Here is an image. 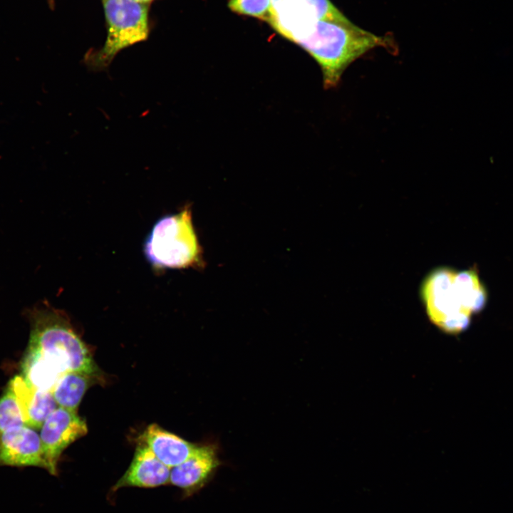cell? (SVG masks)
<instances>
[{
	"label": "cell",
	"mask_w": 513,
	"mask_h": 513,
	"mask_svg": "<svg viewBox=\"0 0 513 513\" xmlns=\"http://www.w3.org/2000/svg\"><path fill=\"white\" fill-rule=\"evenodd\" d=\"M289 40L318 63L326 89L336 88L346 69L370 50L383 47L393 53L397 51L391 38L377 36L349 19L316 21L293 33Z\"/></svg>",
	"instance_id": "cell-1"
},
{
	"label": "cell",
	"mask_w": 513,
	"mask_h": 513,
	"mask_svg": "<svg viewBox=\"0 0 513 513\" xmlns=\"http://www.w3.org/2000/svg\"><path fill=\"white\" fill-rule=\"evenodd\" d=\"M27 315L31 332L26 353L41 357L61 373H97L90 353L66 314L43 304L29 309Z\"/></svg>",
	"instance_id": "cell-2"
},
{
	"label": "cell",
	"mask_w": 513,
	"mask_h": 513,
	"mask_svg": "<svg viewBox=\"0 0 513 513\" xmlns=\"http://www.w3.org/2000/svg\"><path fill=\"white\" fill-rule=\"evenodd\" d=\"M144 254L155 269H184L202 263V250L189 206L159 219L144 243Z\"/></svg>",
	"instance_id": "cell-3"
},
{
	"label": "cell",
	"mask_w": 513,
	"mask_h": 513,
	"mask_svg": "<svg viewBox=\"0 0 513 513\" xmlns=\"http://www.w3.org/2000/svg\"><path fill=\"white\" fill-rule=\"evenodd\" d=\"M108 33L103 48L87 54L92 70L108 67L123 48L146 40L149 35L148 6L133 0H103Z\"/></svg>",
	"instance_id": "cell-4"
},
{
	"label": "cell",
	"mask_w": 513,
	"mask_h": 513,
	"mask_svg": "<svg viewBox=\"0 0 513 513\" xmlns=\"http://www.w3.org/2000/svg\"><path fill=\"white\" fill-rule=\"evenodd\" d=\"M456 272L448 267L435 269L424 279L420 290L429 319L449 333L465 330L472 316L463 306L456 289Z\"/></svg>",
	"instance_id": "cell-5"
},
{
	"label": "cell",
	"mask_w": 513,
	"mask_h": 513,
	"mask_svg": "<svg viewBox=\"0 0 513 513\" xmlns=\"http://www.w3.org/2000/svg\"><path fill=\"white\" fill-rule=\"evenodd\" d=\"M40 429L46 470L52 475H57L61 454L71 443L86 435V423L78 416L77 411L58 407Z\"/></svg>",
	"instance_id": "cell-6"
},
{
	"label": "cell",
	"mask_w": 513,
	"mask_h": 513,
	"mask_svg": "<svg viewBox=\"0 0 513 513\" xmlns=\"http://www.w3.org/2000/svg\"><path fill=\"white\" fill-rule=\"evenodd\" d=\"M348 19L329 0H271L267 23L284 36L294 27L311 20Z\"/></svg>",
	"instance_id": "cell-7"
},
{
	"label": "cell",
	"mask_w": 513,
	"mask_h": 513,
	"mask_svg": "<svg viewBox=\"0 0 513 513\" xmlns=\"http://www.w3.org/2000/svg\"><path fill=\"white\" fill-rule=\"evenodd\" d=\"M38 467L46 470L40 435L23 425L0 433V467Z\"/></svg>",
	"instance_id": "cell-8"
},
{
	"label": "cell",
	"mask_w": 513,
	"mask_h": 513,
	"mask_svg": "<svg viewBox=\"0 0 513 513\" xmlns=\"http://www.w3.org/2000/svg\"><path fill=\"white\" fill-rule=\"evenodd\" d=\"M220 465L214 446H197L182 463L171 468L170 483L190 497L204 487Z\"/></svg>",
	"instance_id": "cell-9"
},
{
	"label": "cell",
	"mask_w": 513,
	"mask_h": 513,
	"mask_svg": "<svg viewBox=\"0 0 513 513\" xmlns=\"http://www.w3.org/2000/svg\"><path fill=\"white\" fill-rule=\"evenodd\" d=\"M171 468L163 464L148 447L140 441L133 460L125 474L112 488H153L170 483Z\"/></svg>",
	"instance_id": "cell-10"
},
{
	"label": "cell",
	"mask_w": 513,
	"mask_h": 513,
	"mask_svg": "<svg viewBox=\"0 0 513 513\" xmlns=\"http://www.w3.org/2000/svg\"><path fill=\"white\" fill-rule=\"evenodd\" d=\"M15 395L26 425L38 430L46 418L58 407L52 391L29 385L21 375L8 383Z\"/></svg>",
	"instance_id": "cell-11"
},
{
	"label": "cell",
	"mask_w": 513,
	"mask_h": 513,
	"mask_svg": "<svg viewBox=\"0 0 513 513\" xmlns=\"http://www.w3.org/2000/svg\"><path fill=\"white\" fill-rule=\"evenodd\" d=\"M140 441L145 443L158 460L170 468L185 462L197 447L155 423L147 427Z\"/></svg>",
	"instance_id": "cell-12"
},
{
	"label": "cell",
	"mask_w": 513,
	"mask_h": 513,
	"mask_svg": "<svg viewBox=\"0 0 513 513\" xmlns=\"http://www.w3.org/2000/svg\"><path fill=\"white\" fill-rule=\"evenodd\" d=\"M455 284L463 306L472 314L481 311L487 302V292L477 268L456 272Z\"/></svg>",
	"instance_id": "cell-13"
},
{
	"label": "cell",
	"mask_w": 513,
	"mask_h": 513,
	"mask_svg": "<svg viewBox=\"0 0 513 513\" xmlns=\"http://www.w3.org/2000/svg\"><path fill=\"white\" fill-rule=\"evenodd\" d=\"M90 375L68 371L56 383L52 393L58 407L77 411L90 383Z\"/></svg>",
	"instance_id": "cell-14"
},
{
	"label": "cell",
	"mask_w": 513,
	"mask_h": 513,
	"mask_svg": "<svg viewBox=\"0 0 513 513\" xmlns=\"http://www.w3.org/2000/svg\"><path fill=\"white\" fill-rule=\"evenodd\" d=\"M23 425L24 418L11 389L7 385L0 397V433Z\"/></svg>",
	"instance_id": "cell-15"
},
{
	"label": "cell",
	"mask_w": 513,
	"mask_h": 513,
	"mask_svg": "<svg viewBox=\"0 0 513 513\" xmlns=\"http://www.w3.org/2000/svg\"><path fill=\"white\" fill-rule=\"evenodd\" d=\"M228 7L239 15L252 16L267 21L271 9V0H229Z\"/></svg>",
	"instance_id": "cell-16"
},
{
	"label": "cell",
	"mask_w": 513,
	"mask_h": 513,
	"mask_svg": "<svg viewBox=\"0 0 513 513\" xmlns=\"http://www.w3.org/2000/svg\"><path fill=\"white\" fill-rule=\"evenodd\" d=\"M136 2L142 3V4H147L148 2L152 1V0H133Z\"/></svg>",
	"instance_id": "cell-17"
}]
</instances>
